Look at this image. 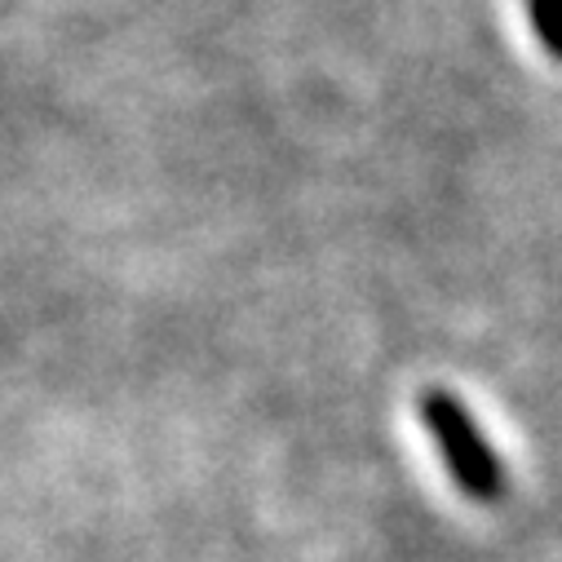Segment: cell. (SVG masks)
Wrapping results in <instances>:
<instances>
[{
	"instance_id": "obj_2",
	"label": "cell",
	"mask_w": 562,
	"mask_h": 562,
	"mask_svg": "<svg viewBox=\"0 0 562 562\" xmlns=\"http://www.w3.org/2000/svg\"><path fill=\"white\" fill-rule=\"evenodd\" d=\"M531 27L553 58H562V0H531Z\"/></svg>"
},
{
	"instance_id": "obj_1",
	"label": "cell",
	"mask_w": 562,
	"mask_h": 562,
	"mask_svg": "<svg viewBox=\"0 0 562 562\" xmlns=\"http://www.w3.org/2000/svg\"><path fill=\"white\" fill-rule=\"evenodd\" d=\"M416 416L426 426L439 461L448 465L452 483L479 501V505H496L509 496V470H505V457L492 448L487 430L474 420V412L443 385H430L416 394Z\"/></svg>"
}]
</instances>
